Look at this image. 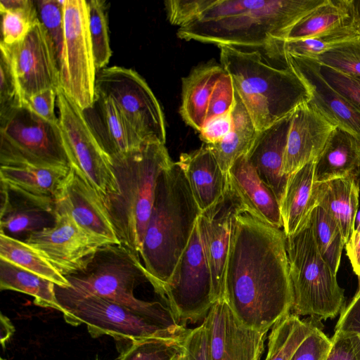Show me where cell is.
Instances as JSON below:
<instances>
[{
    "label": "cell",
    "instance_id": "ee69618b",
    "mask_svg": "<svg viewBox=\"0 0 360 360\" xmlns=\"http://www.w3.org/2000/svg\"><path fill=\"white\" fill-rule=\"evenodd\" d=\"M214 0H170L165 1L167 15L172 25L184 27L195 20Z\"/></svg>",
    "mask_w": 360,
    "mask_h": 360
},
{
    "label": "cell",
    "instance_id": "44dd1931",
    "mask_svg": "<svg viewBox=\"0 0 360 360\" xmlns=\"http://www.w3.org/2000/svg\"><path fill=\"white\" fill-rule=\"evenodd\" d=\"M228 187L245 212L278 229H283L280 202L259 177L247 155L236 160L228 173Z\"/></svg>",
    "mask_w": 360,
    "mask_h": 360
},
{
    "label": "cell",
    "instance_id": "d6986e66",
    "mask_svg": "<svg viewBox=\"0 0 360 360\" xmlns=\"http://www.w3.org/2000/svg\"><path fill=\"white\" fill-rule=\"evenodd\" d=\"M56 210L69 214L103 245L120 244L102 198L72 168L55 198Z\"/></svg>",
    "mask_w": 360,
    "mask_h": 360
},
{
    "label": "cell",
    "instance_id": "816d5d0a",
    "mask_svg": "<svg viewBox=\"0 0 360 360\" xmlns=\"http://www.w3.org/2000/svg\"><path fill=\"white\" fill-rule=\"evenodd\" d=\"M231 124V112L210 120L204 124L200 131V139L205 145L217 143L229 133Z\"/></svg>",
    "mask_w": 360,
    "mask_h": 360
},
{
    "label": "cell",
    "instance_id": "11a10c76",
    "mask_svg": "<svg viewBox=\"0 0 360 360\" xmlns=\"http://www.w3.org/2000/svg\"><path fill=\"white\" fill-rule=\"evenodd\" d=\"M35 4L32 0H1L0 12L6 11L27 8Z\"/></svg>",
    "mask_w": 360,
    "mask_h": 360
},
{
    "label": "cell",
    "instance_id": "f1b7e54d",
    "mask_svg": "<svg viewBox=\"0 0 360 360\" xmlns=\"http://www.w3.org/2000/svg\"><path fill=\"white\" fill-rule=\"evenodd\" d=\"M70 168L1 166L0 181L33 198L55 202Z\"/></svg>",
    "mask_w": 360,
    "mask_h": 360
},
{
    "label": "cell",
    "instance_id": "8992f818",
    "mask_svg": "<svg viewBox=\"0 0 360 360\" xmlns=\"http://www.w3.org/2000/svg\"><path fill=\"white\" fill-rule=\"evenodd\" d=\"M65 277L70 285L68 288L75 292L105 298L141 313L180 323L169 307L134 295L135 288L148 279L141 259L121 244L100 247L82 269Z\"/></svg>",
    "mask_w": 360,
    "mask_h": 360
},
{
    "label": "cell",
    "instance_id": "836d02e7",
    "mask_svg": "<svg viewBox=\"0 0 360 360\" xmlns=\"http://www.w3.org/2000/svg\"><path fill=\"white\" fill-rule=\"evenodd\" d=\"M0 259L48 279L58 286H70L67 278L36 249L23 240L2 233H0Z\"/></svg>",
    "mask_w": 360,
    "mask_h": 360
},
{
    "label": "cell",
    "instance_id": "9c48e42d",
    "mask_svg": "<svg viewBox=\"0 0 360 360\" xmlns=\"http://www.w3.org/2000/svg\"><path fill=\"white\" fill-rule=\"evenodd\" d=\"M0 165L70 168L59 122L23 105L0 115Z\"/></svg>",
    "mask_w": 360,
    "mask_h": 360
},
{
    "label": "cell",
    "instance_id": "7402d4cb",
    "mask_svg": "<svg viewBox=\"0 0 360 360\" xmlns=\"http://www.w3.org/2000/svg\"><path fill=\"white\" fill-rule=\"evenodd\" d=\"M56 216L55 202L31 197L1 182L0 233L25 240L32 233L53 226Z\"/></svg>",
    "mask_w": 360,
    "mask_h": 360
},
{
    "label": "cell",
    "instance_id": "6da1fadb",
    "mask_svg": "<svg viewBox=\"0 0 360 360\" xmlns=\"http://www.w3.org/2000/svg\"><path fill=\"white\" fill-rule=\"evenodd\" d=\"M224 300L244 326L268 330L289 314L292 289L283 229L247 212L233 222Z\"/></svg>",
    "mask_w": 360,
    "mask_h": 360
},
{
    "label": "cell",
    "instance_id": "680465c9",
    "mask_svg": "<svg viewBox=\"0 0 360 360\" xmlns=\"http://www.w3.org/2000/svg\"><path fill=\"white\" fill-rule=\"evenodd\" d=\"M358 278H359V288H360V276Z\"/></svg>",
    "mask_w": 360,
    "mask_h": 360
},
{
    "label": "cell",
    "instance_id": "6f0895ef",
    "mask_svg": "<svg viewBox=\"0 0 360 360\" xmlns=\"http://www.w3.org/2000/svg\"><path fill=\"white\" fill-rule=\"evenodd\" d=\"M184 351L179 354H178L173 360H184Z\"/></svg>",
    "mask_w": 360,
    "mask_h": 360
},
{
    "label": "cell",
    "instance_id": "4fadbf2b",
    "mask_svg": "<svg viewBox=\"0 0 360 360\" xmlns=\"http://www.w3.org/2000/svg\"><path fill=\"white\" fill-rule=\"evenodd\" d=\"M162 298L184 326L204 321L214 302L211 272L198 221Z\"/></svg>",
    "mask_w": 360,
    "mask_h": 360
},
{
    "label": "cell",
    "instance_id": "e575fe53",
    "mask_svg": "<svg viewBox=\"0 0 360 360\" xmlns=\"http://www.w3.org/2000/svg\"><path fill=\"white\" fill-rule=\"evenodd\" d=\"M360 41V26L356 19L340 27L311 37L285 41L282 51L293 56L314 58L343 45Z\"/></svg>",
    "mask_w": 360,
    "mask_h": 360
},
{
    "label": "cell",
    "instance_id": "484cf974",
    "mask_svg": "<svg viewBox=\"0 0 360 360\" xmlns=\"http://www.w3.org/2000/svg\"><path fill=\"white\" fill-rule=\"evenodd\" d=\"M313 160L288 175L284 193L280 200L283 230L285 236L295 233L309 219L315 200V166Z\"/></svg>",
    "mask_w": 360,
    "mask_h": 360
},
{
    "label": "cell",
    "instance_id": "4316f807",
    "mask_svg": "<svg viewBox=\"0 0 360 360\" xmlns=\"http://www.w3.org/2000/svg\"><path fill=\"white\" fill-rule=\"evenodd\" d=\"M360 174V137L336 127L316 160V182Z\"/></svg>",
    "mask_w": 360,
    "mask_h": 360
},
{
    "label": "cell",
    "instance_id": "83f0119b",
    "mask_svg": "<svg viewBox=\"0 0 360 360\" xmlns=\"http://www.w3.org/2000/svg\"><path fill=\"white\" fill-rule=\"evenodd\" d=\"M224 71L221 65L208 63L194 68L182 79L179 112L184 122L198 133L204 125L213 89Z\"/></svg>",
    "mask_w": 360,
    "mask_h": 360
},
{
    "label": "cell",
    "instance_id": "cb8c5ba5",
    "mask_svg": "<svg viewBox=\"0 0 360 360\" xmlns=\"http://www.w3.org/2000/svg\"><path fill=\"white\" fill-rule=\"evenodd\" d=\"M201 212L221 199L228 190V175L204 144L190 153H181L178 161Z\"/></svg>",
    "mask_w": 360,
    "mask_h": 360
},
{
    "label": "cell",
    "instance_id": "681fc988",
    "mask_svg": "<svg viewBox=\"0 0 360 360\" xmlns=\"http://www.w3.org/2000/svg\"><path fill=\"white\" fill-rule=\"evenodd\" d=\"M58 90L49 89L35 94L22 101V105L41 118L52 123H58L55 113Z\"/></svg>",
    "mask_w": 360,
    "mask_h": 360
},
{
    "label": "cell",
    "instance_id": "d4e9b609",
    "mask_svg": "<svg viewBox=\"0 0 360 360\" xmlns=\"http://www.w3.org/2000/svg\"><path fill=\"white\" fill-rule=\"evenodd\" d=\"M359 191V176L334 179L316 184V204L336 222L345 245L354 229Z\"/></svg>",
    "mask_w": 360,
    "mask_h": 360
},
{
    "label": "cell",
    "instance_id": "603a6c76",
    "mask_svg": "<svg viewBox=\"0 0 360 360\" xmlns=\"http://www.w3.org/2000/svg\"><path fill=\"white\" fill-rule=\"evenodd\" d=\"M292 115L259 131L246 155L259 177L272 189L279 202L288 177L283 174V167Z\"/></svg>",
    "mask_w": 360,
    "mask_h": 360
},
{
    "label": "cell",
    "instance_id": "4dcf8cb0",
    "mask_svg": "<svg viewBox=\"0 0 360 360\" xmlns=\"http://www.w3.org/2000/svg\"><path fill=\"white\" fill-rule=\"evenodd\" d=\"M94 103L104 128L98 139L110 157L131 152L146 143L110 98L96 95Z\"/></svg>",
    "mask_w": 360,
    "mask_h": 360
},
{
    "label": "cell",
    "instance_id": "7a4b0ae2",
    "mask_svg": "<svg viewBox=\"0 0 360 360\" xmlns=\"http://www.w3.org/2000/svg\"><path fill=\"white\" fill-rule=\"evenodd\" d=\"M325 0H214L179 38L219 46L259 49L283 58L281 44L304 16Z\"/></svg>",
    "mask_w": 360,
    "mask_h": 360
},
{
    "label": "cell",
    "instance_id": "f907efd6",
    "mask_svg": "<svg viewBox=\"0 0 360 360\" xmlns=\"http://www.w3.org/2000/svg\"><path fill=\"white\" fill-rule=\"evenodd\" d=\"M187 360H211L210 341L206 324L191 329L184 342Z\"/></svg>",
    "mask_w": 360,
    "mask_h": 360
},
{
    "label": "cell",
    "instance_id": "f6af8a7d",
    "mask_svg": "<svg viewBox=\"0 0 360 360\" xmlns=\"http://www.w3.org/2000/svg\"><path fill=\"white\" fill-rule=\"evenodd\" d=\"M22 105V99L6 56L0 54V115Z\"/></svg>",
    "mask_w": 360,
    "mask_h": 360
},
{
    "label": "cell",
    "instance_id": "ba28073f",
    "mask_svg": "<svg viewBox=\"0 0 360 360\" xmlns=\"http://www.w3.org/2000/svg\"><path fill=\"white\" fill-rule=\"evenodd\" d=\"M292 289V313L315 320L335 317L343 309L344 290L317 247L309 219L286 237Z\"/></svg>",
    "mask_w": 360,
    "mask_h": 360
},
{
    "label": "cell",
    "instance_id": "ab89813d",
    "mask_svg": "<svg viewBox=\"0 0 360 360\" xmlns=\"http://www.w3.org/2000/svg\"><path fill=\"white\" fill-rule=\"evenodd\" d=\"M1 13V42L8 45L23 39L32 26L39 21L35 4L27 8L6 11Z\"/></svg>",
    "mask_w": 360,
    "mask_h": 360
},
{
    "label": "cell",
    "instance_id": "2e32d148",
    "mask_svg": "<svg viewBox=\"0 0 360 360\" xmlns=\"http://www.w3.org/2000/svg\"><path fill=\"white\" fill-rule=\"evenodd\" d=\"M244 212L237 198L228 190L224 197L201 212L198 230L210 267L214 302L224 299V275L236 215Z\"/></svg>",
    "mask_w": 360,
    "mask_h": 360
},
{
    "label": "cell",
    "instance_id": "9f6ffc18",
    "mask_svg": "<svg viewBox=\"0 0 360 360\" xmlns=\"http://www.w3.org/2000/svg\"><path fill=\"white\" fill-rule=\"evenodd\" d=\"M354 14L360 26V0H354Z\"/></svg>",
    "mask_w": 360,
    "mask_h": 360
},
{
    "label": "cell",
    "instance_id": "f35d334b",
    "mask_svg": "<svg viewBox=\"0 0 360 360\" xmlns=\"http://www.w3.org/2000/svg\"><path fill=\"white\" fill-rule=\"evenodd\" d=\"M184 340L151 338L134 341L120 360H173L184 351Z\"/></svg>",
    "mask_w": 360,
    "mask_h": 360
},
{
    "label": "cell",
    "instance_id": "b9f144b4",
    "mask_svg": "<svg viewBox=\"0 0 360 360\" xmlns=\"http://www.w3.org/2000/svg\"><path fill=\"white\" fill-rule=\"evenodd\" d=\"M311 59L344 73L360 77V41L343 45Z\"/></svg>",
    "mask_w": 360,
    "mask_h": 360
},
{
    "label": "cell",
    "instance_id": "8d00e7d4",
    "mask_svg": "<svg viewBox=\"0 0 360 360\" xmlns=\"http://www.w3.org/2000/svg\"><path fill=\"white\" fill-rule=\"evenodd\" d=\"M310 221L317 247L335 275H337L345 243L336 222L320 206L310 214Z\"/></svg>",
    "mask_w": 360,
    "mask_h": 360
},
{
    "label": "cell",
    "instance_id": "1f68e13d",
    "mask_svg": "<svg viewBox=\"0 0 360 360\" xmlns=\"http://www.w3.org/2000/svg\"><path fill=\"white\" fill-rule=\"evenodd\" d=\"M354 18V0H325L292 27L285 41L314 37L344 25Z\"/></svg>",
    "mask_w": 360,
    "mask_h": 360
},
{
    "label": "cell",
    "instance_id": "52a82bcc",
    "mask_svg": "<svg viewBox=\"0 0 360 360\" xmlns=\"http://www.w3.org/2000/svg\"><path fill=\"white\" fill-rule=\"evenodd\" d=\"M58 304L67 323L85 324L94 338L111 335L131 342L151 338L185 339L191 329L141 313L122 304L55 285Z\"/></svg>",
    "mask_w": 360,
    "mask_h": 360
},
{
    "label": "cell",
    "instance_id": "d590c367",
    "mask_svg": "<svg viewBox=\"0 0 360 360\" xmlns=\"http://www.w3.org/2000/svg\"><path fill=\"white\" fill-rule=\"evenodd\" d=\"M316 326L312 321L302 320L293 313L286 314L271 328L264 360H290Z\"/></svg>",
    "mask_w": 360,
    "mask_h": 360
},
{
    "label": "cell",
    "instance_id": "d6a6232c",
    "mask_svg": "<svg viewBox=\"0 0 360 360\" xmlns=\"http://www.w3.org/2000/svg\"><path fill=\"white\" fill-rule=\"evenodd\" d=\"M56 284L34 273L0 259V289L27 294L35 304L60 311L56 292Z\"/></svg>",
    "mask_w": 360,
    "mask_h": 360
},
{
    "label": "cell",
    "instance_id": "e0dca14e",
    "mask_svg": "<svg viewBox=\"0 0 360 360\" xmlns=\"http://www.w3.org/2000/svg\"><path fill=\"white\" fill-rule=\"evenodd\" d=\"M203 321L211 360H260L267 332L242 324L224 299L214 302Z\"/></svg>",
    "mask_w": 360,
    "mask_h": 360
},
{
    "label": "cell",
    "instance_id": "ac0fdd59",
    "mask_svg": "<svg viewBox=\"0 0 360 360\" xmlns=\"http://www.w3.org/2000/svg\"><path fill=\"white\" fill-rule=\"evenodd\" d=\"M283 59L308 88V103L335 127L360 137V108L326 82L319 63L287 53H283Z\"/></svg>",
    "mask_w": 360,
    "mask_h": 360
},
{
    "label": "cell",
    "instance_id": "277c9868",
    "mask_svg": "<svg viewBox=\"0 0 360 360\" xmlns=\"http://www.w3.org/2000/svg\"><path fill=\"white\" fill-rule=\"evenodd\" d=\"M220 61L258 131L310 100L308 88L285 63L259 49L219 46Z\"/></svg>",
    "mask_w": 360,
    "mask_h": 360
},
{
    "label": "cell",
    "instance_id": "94428289",
    "mask_svg": "<svg viewBox=\"0 0 360 360\" xmlns=\"http://www.w3.org/2000/svg\"><path fill=\"white\" fill-rule=\"evenodd\" d=\"M1 360H5V359H4L3 358H1Z\"/></svg>",
    "mask_w": 360,
    "mask_h": 360
},
{
    "label": "cell",
    "instance_id": "7bdbcfd3",
    "mask_svg": "<svg viewBox=\"0 0 360 360\" xmlns=\"http://www.w3.org/2000/svg\"><path fill=\"white\" fill-rule=\"evenodd\" d=\"M235 96L231 77L224 70L212 92L205 123L215 117L231 113L235 104Z\"/></svg>",
    "mask_w": 360,
    "mask_h": 360
},
{
    "label": "cell",
    "instance_id": "9a60e30c",
    "mask_svg": "<svg viewBox=\"0 0 360 360\" xmlns=\"http://www.w3.org/2000/svg\"><path fill=\"white\" fill-rule=\"evenodd\" d=\"M56 213L53 226L32 233L24 241L66 276L82 269L104 245L83 230L69 214L57 210Z\"/></svg>",
    "mask_w": 360,
    "mask_h": 360
},
{
    "label": "cell",
    "instance_id": "30bf717a",
    "mask_svg": "<svg viewBox=\"0 0 360 360\" xmlns=\"http://www.w3.org/2000/svg\"><path fill=\"white\" fill-rule=\"evenodd\" d=\"M58 120L72 168L102 200L117 193L110 157L105 151L82 110L63 91L58 89Z\"/></svg>",
    "mask_w": 360,
    "mask_h": 360
},
{
    "label": "cell",
    "instance_id": "c3c4849f",
    "mask_svg": "<svg viewBox=\"0 0 360 360\" xmlns=\"http://www.w3.org/2000/svg\"><path fill=\"white\" fill-rule=\"evenodd\" d=\"M325 360H360V335L335 330Z\"/></svg>",
    "mask_w": 360,
    "mask_h": 360
},
{
    "label": "cell",
    "instance_id": "bcb514c9",
    "mask_svg": "<svg viewBox=\"0 0 360 360\" xmlns=\"http://www.w3.org/2000/svg\"><path fill=\"white\" fill-rule=\"evenodd\" d=\"M319 65L321 73L326 82L360 108V77L321 64Z\"/></svg>",
    "mask_w": 360,
    "mask_h": 360
},
{
    "label": "cell",
    "instance_id": "8fae6325",
    "mask_svg": "<svg viewBox=\"0 0 360 360\" xmlns=\"http://www.w3.org/2000/svg\"><path fill=\"white\" fill-rule=\"evenodd\" d=\"M96 95L110 98L144 142L165 144L162 110L151 89L137 72L120 66L102 68L96 74Z\"/></svg>",
    "mask_w": 360,
    "mask_h": 360
},
{
    "label": "cell",
    "instance_id": "3957f363",
    "mask_svg": "<svg viewBox=\"0 0 360 360\" xmlns=\"http://www.w3.org/2000/svg\"><path fill=\"white\" fill-rule=\"evenodd\" d=\"M200 214L182 168L173 162L159 176L140 254L148 281L162 297Z\"/></svg>",
    "mask_w": 360,
    "mask_h": 360
},
{
    "label": "cell",
    "instance_id": "7c38bea8",
    "mask_svg": "<svg viewBox=\"0 0 360 360\" xmlns=\"http://www.w3.org/2000/svg\"><path fill=\"white\" fill-rule=\"evenodd\" d=\"M64 41L60 61V84L82 110L95 102L97 70L89 30L86 0H63Z\"/></svg>",
    "mask_w": 360,
    "mask_h": 360
},
{
    "label": "cell",
    "instance_id": "60d3db41",
    "mask_svg": "<svg viewBox=\"0 0 360 360\" xmlns=\"http://www.w3.org/2000/svg\"><path fill=\"white\" fill-rule=\"evenodd\" d=\"M38 18L54 44L60 65L64 41L63 0L35 1Z\"/></svg>",
    "mask_w": 360,
    "mask_h": 360
},
{
    "label": "cell",
    "instance_id": "f546056e",
    "mask_svg": "<svg viewBox=\"0 0 360 360\" xmlns=\"http://www.w3.org/2000/svg\"><path fill=\"white\" fill-rule=\"evenodd\" d=\"M231 117V127L225 137L217 143L206 145L226 174L236 160L249 153L259 133L236 93Z\"/></svg>",
    "mask_w": 360,
    "mask_h": 360
},
{
    "label": "cell",
    "instance_id": "7dc6e473",
    "mask_svg": "<svg viewBox=\"0 0 360 360\" xmlns=\"http://www.w3.org/2000/svg\"><path fill=\"white\" fill-rule=\"evenodd\" d=\"M331 344V339L316 326L297 347L290 360H325Z\"/></svg>",
    "mask_w": 360,
    "mask_h": 360
},
{
    "label": "cell",
    "instance_id": "5b68a950",
    "mask_svg": "<svg viewBox=\"0 0 360 360\" xmlns=\"http://www.w3.org/2000/svg\"><path fill=\"white\" fill-rule=\"evenodd\" d=\"M117 191L103 200L122 245L140 254L159 176L173 161L165 144L146 142L127 153L110 156Z\"/></svg>",
    "mask_w": 360,
    "mask_h": 360
},
{
    "label": "cell",
    "instance_id": "5bb4252c",
    "mask_svg": "<svg viewBox=\"0 0 360 360\" xmlns=\"http://www.w3.org/2000/svg\"><path fill=\"white\" fill-rule=\"evenodd\" d=\"M8 58L22 101L42 91L61 87L57 53L47 31L37 21L21 41L0 43Z\"/></svg>",
    "mask_w": 360,
    "mask_h": 360
},
{
    "label": "cell",
    "instance_id": "ffe728a7",
    "mask_svg": "<svg viewBox=\"0 0 360 360\" xmlns=\"http://www.w3.org/2000/svg\"><path fill=\"white\" fill-rule=\"evenodd\" d=\"M335 128L308 103L299 106L292 115L283 174L288 176L316 160Z\"/></svg>",
    "mask_w": 360,
    "mask_h": 360
},
{
    "label": "cell",
    "instance_id": "db71d44e",
    "mask_svg": "<svg viewBox=\"0 0 360 360\" xmlns=\"http://www.w3.org/2000/svg\"><path fill=\"white\" fill-rule=\"evenodd\" d=\"M15 331L14 326H13L10 319L1 314L0 316V339L1 345L3 348L5 347V343L12 336Z\"/></svg>",
    "mask_w": 360,
    "mask_h": 360
},
{
    "label": "cell",
    "instance_id": "91938a15",
    "mask_svg": "<svg viewBox=\"0 0 360 360\" xmlns=\"http://www.w3.org/2000/svg\"><path fill=\"white\" fill-rule=\"evenodd\" d=\"M184 360H187V358H186V356L185 352H184Z\"/></svg>",
    "mask_w": 360,
    "mask_h": 360
},
{
    "label": "cell",
    "instance_id": "f5cc1de1",
    "mask_svg": "<svg viewBox=\"0 0 360 360\" xmlns=\"http://www.w3.org/2000/svg\"><path fill=\"white\" fill-rule=\"evenodd\" d=\"M335 330L360 335V288L347 307L340 312Z\"/></svg>",
    "mask_w": 360,
    "mask_h": 360
},
{
    "label": "cell",
    "instance_id": "74e56055",
    "mask_svg": "<svg viewBox=\"0 0 360 360\" xmlns=\"http://www.w3.org/2000/svg\"><path fill=\"white\" fill-rule=\"evenodd\" d=\"M89 30L97 72L105 68L112 51L110 46L105 1H86Z\"/></svg>",
    "mask_w": 360,
    "mask_h": 360
}]
</instances>
